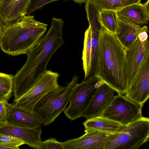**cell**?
Here are the masks:
<instances>
[{"instance_id": "obj_6", "label": "cell", "mask_w": 149, "mask_h": 149, "mask_svg": "<svg viewBox=\"0 0 149 149\" xmlns=\"http://www.w3.org/2000/svg\"><path fill=\"white\" fill-rule=\"evenodd\" d=\"M103 83L94 74L78 84L71 94L69 106L64 111L67 118L72 121L82 117L97 88Z\"/></svg>"}, {"instance_id": "obj_21", "label": "cell", "mask_w": 149, "mask_h": 149, "mask_svg": "<svg viewBox=\"0 0 149 149\" xmlns=\"http://www.w3.org/2000/svg\"><path fill=\"white\" fill-rule=\"evenodd\" d=\"M118 18L116 11L107 10L99 11L98 20L101 25L114 34L116 33L118 29Z\"/></svg>"}, {"instance_id": "obj_31", "label": "cell", "mask_w": 149, "mask_h": 149, "mask_svg": "<svg viewBox=\"0 0 149 149\" xmlns=\"http://www.w3.org/2000/svg\"><path fill=\"white\" fill-rule=\"evenodd\" d=\"M9 149V148L7 147L4 146L0 144V149Z\"/></svg>"}, {"instance_id": "obj_28", "label": "cell", "mask_w": 149, "mask_h": 149, "mask_svg": "<svg viewBox=\"0 0 149 149\" xmlns=\"http://www.w3.org/2000/svg\"><path fill=\"white\" fill-rule=\"evenodd\" d=\"M148 27L146 26H144L141 27L138 36V39L141 41L144 42L148 39Z\"/></svg>"}, {"instance_id": "obj_11", "label": "cell", "mask_w": 149, "mask_h": 149, "mask_svg": "<svg viewBox=\"0 0 149 149\" xmlns=\"http://www.w3.org/2000/svg\"><path fill=\"white\" fill-rule=\"evenodd\" d=\"M115 92L106 84L102 83L97 88L82 117L87 119L100 116L113 99Z\"/></svg>"}, {"instance_id": "obj_26", "label": "cell", "mask_w": 149, "mask_h": 149, "mask_svg": "<svg viewBox=\"0 0 149 149\" xmlns=\"http://www.w3.org/2000/svg\"><path fill=\"white\" fill-rule=\"evenodd\" d=\"M60 0H31L27 10L28 15L45 5L52 2Z\"/></svg>"}, {"instance_id": "obj_1", "label": "cell", "mask_w": 149, "mask_h": 149, "mask_svg": "<svg viewBox=\"0 0 149 149\" xmlns=\"http://www.w3.org/2000/svg\"><path fill=\"white\" fill-rule=\"evenodd\" d=\"M64 22L52 18L51 26L45 36L26 54V61L13 76L14 102L27 92L46 70L53 54L64 43L62 36Z\"/></svg>"}, {"instance_id": "obj_17", "label": "cell", "mask_w": 149, "mask_h": 149, "mask_svg": "<svg viewBox=\"0 0 149 149\" xmlns=\"http://www.w3.org/2000/svg\"><path fill=\"white\" fill-rule=\"evenodd\" d=\"M99 12L98 9L94 8H89L86 11L87 17L91 33V70L88 79L94 74L97 61L99 46V30L101 26L98 20Z\"/></svg>"}, {"instance_id": "obj_22", "label": "cell", "mask_w": 149, "mask_h": 149, "mask_svg": "<svg viewBox=\"0 0 149 149\" xmlns=\"http://www.w3.org/2000/svg\"><path fill=\"white\" fill-rule=\"evenodd\" d=\"M100 10H104L117 11L130 5L141 3V0H91Z\"/></svg>"}, {"instance_id": "obj_23", "label": "cell", "mask_w": 149, "mask_h": 149, "mask_svg": "<svg viewBox=\"0 0 149 149\" xmlns=\"http://www.w3.org/2000/svg\"><path fill=\"white\" fill-rule=\"evenodd\" d=\"M13 88V76L0 72V102L8 101Z\"/></svg>"}, {"instance_id": "obj_4", "label": "cell", "mask_w": 149, "mask_h": 149, "mask_svg": "<svg viewBox=\"0 0 149 149\" xmlns=\"http://www.w3.org/2000/svg\"><path fill=\"white\" fill-rule=\"evenodd\" d=\"M78 76L74 75L64 86L48 93L35 105L33 113L44 126L49 125L66 109L71 94L78 84Z\"/></svg>"}, {"instance_id": "obj_25", "label": "cell", "mask_w": 149, "mask_h": 149, "mask_svg": "<svg viewBox=\"0 0 149 149\" xmlns=\"http://www.w3.org/2000/svg\"><path fill=\"white\" fill-rule=\"evenodd\" d=\"M39 149H64L61 142L50 138L41 142Z\"/></svg>"}, {"instance_id": "obj_27", "label": "cell", "mask_w": 149, "mask_h": 149, "mask_svg": "<svg viewBox=\"0 0 149 149\" xmlns=\"http://www.w3.org/2000/svg\"><path fill=\"white\" fill-rule=\"evenodd\" d=\"M7 101L0 102V124L8 123Z\"/></svg>"}, {"instance_id": "obj_16", "label": "cell", "mask_w": 149, "mask_h": 149, "mask_svg": "<svg viewBox=\"0 0 149 149\" xmlns=\"http://www.w3.org/2000/svg\"><path fill=\"white\" fill-rule=\"evenodd\" d=\"M149 0L143 3L132 4L116 11L118 17L141 26L149 20Z\"/></svg>"}, {"instance_id": "obj_19", "label": "cell", "mask_w": 149, "mask_h": 149, "mask_svg": "<svg viewBox=\"0 0 149 149\" xmlns=\"http://www.w3.org/2000/svg\"><path fill=\"white\" fill-rule=\"evenodd\" d=\"M83 125L85 130L97 131L109 134L118 133L126 126L102 116L87 119L83 123Z\"/></svg>"}, {"instance_id": "obj_30", "label": "cell", "mask_w": 149, "mask_h": 149, "mask_svg": "<svg viewBox=\"0 0 149 149\" xmlns=\"http://www.w3.org/2000/svg\"><path fill=\"white\" fill-rule=\"evenodd\" d=\"M75 3H83L85 2L87 0H72Z\"/></svg>"}, {"instance_id": "obj_13", "label": "cell", "mask_w": 149, "mask_h": 149, "mask_svg": "<svg viewBox=\"0 0 149 149\" xmlns=\"http://www.w3.org/2000/svg\"><path fill=\"white\" fill-rule=\"evenodd\" d=\"M41 127L25 128L9 123L0 124V134L10 135L19 138L25 144L35 149H39L42 141Z\"/></svg>"}, {"instance_id": "obj_15", "label": "cell", "mask_w": 149, "mask_h": 149, "mask_svg": "<svg viewBox=\"0 0 149 149\" xmlns=\"http://www.w3.org/2000/svg\"><path fill=\"white\" fill-rule=\"evenodd\" d=\"M7 121L11 125L25 128L41 127L42 123L33 113L7 103Z\"/></svg>"}, {"instance_id": "obj_18", "label": "cell", "mask_w": 149, "mask_h": 149, "mask_svg": "<svg viewBox=\"0 0 149 149\" xmlns=\"http://www.w3.org/2000/svg\"><path fill=\"white\" fill-rule=\"evenodd\" d=\"M118 27L115 35L123 46L129 49L138 39L141 27L118 16Z\"/></svg>"}, {"instance_id": "obj_12", "label": "cell", "mask_w": 149, "mask_h": 149, "mask_svg": "<svg viewBox=\"0 0 149 149\" xmlns=\"http://www.w3.org/2000/svg\"><path fill=\"white\" fill-rule=\"evenodd\" d=\"M128 77L129 87L134 80L141 64L149 53L148 39L141 42L138 38L129 49H126Z\"/></svg>"}, {"instance_id": "obj_7", "label": "cell", "mask_w": 149, "mask_h": 149, "mask_svg": "<svg viewBox=\"0 0 149 149\" xmlns=\"http://www.w3.org/2000/svg\"><path fill=\"white\" fill-rule=\"evenodd\" d=\"M59 76L57 72L46 70L32 87L12 104L13 106L33 113L37 102L48 93L59 86L58 82Z\"/></svg>"}, {"instance_id": "obj_20", "label": "cell", "mask_w": 149, "mask_h": 149, "mask_svg": "<svg viewBox=\"0 0 149 149\" xmlns=\"http://www.w3.org/2000/svg\"><path fill=\"white\" fill-rule=\"evenodd\" d=\"M91 27L89 25L86 31L84 36V47L82 59L84 77L83 81L88 79L91 70Z\"/></svg>"}, {"instance_id": "obj_10", "label": "cell", "mask_w": 149, "mask_h": 149, "mask_svg": "<svg viewBox=\"0 0 149 149\" xmlns=\"http://www.w3.org/2000/svg\"><path fill=\"white\" fill-rule=\"evenodd\" d=\"M78 138L61 142L64 149H104L109 134L92 130Z\"/></svg>"}, {"instance_id": "obj_8", "label": "cell", "mask_w": 149, "mask_h": 149, "mask_svg": "<svg viewBox=\"0 0 149 149\" xmlns=\"http://www.w3.org/2000/svg\"><path fill=\"white\" fill-rule=\"evenodd\" d=\"M142 107L118 93L100 116L126 126L143 116Z\"/></svg>"}, {"instance_id": "obj_24", "label": "cell", "mask_w": 149, "mask_h": 149, "mask_svg": "<svg viewBox=\"0 0 149 149\" xmlns=\"http://www.w3.org/2000/svg\"><path fill=\"white\" fill-rule=\"evenodd\" d=\"M0 144L9 149H18L24 142L20 139L8 135L0 134Z\"/></svg>"}, {"instance_id": "obj_9", "label": "cell", "mask_w": 149, "mask_h": 149, "mask_svg": "<svg viewBox=\"0 0 149 149\" xmlns=\"http://www.w3.org/2000/svg\"><path fill=\"white\" fill-rule=\"evenodd\" d=\"M130 101L142 106L149 97V53L142 62L137 74L125 94Z\"/></svg>"}, {"instance_id": "obj_14", "label": "cell", "mask_w": 149, "mask_h": 149, "mask_svg": "<svg viewBox=\"0 0 149 149\" xmlns=\"http://www.w3.org/2000/svg\"><path fill=\"white\" fill-rule=\"evenodd\" d=\"M31 0H0V19L7 26L26 15Z\"/></svg>"}, {"instance_id": "obj_5", "label": "cell", "mask_w": 149, "mask_h": 149, "mask_svg": "<svg viewBox=\"0 0 149 149\" xmlns=\"http://www.w3.org/2000/svg\"><path fill=\"white\" fill-rule=\"evenodd\" d=\"M149 119L143 116L119 132L109 134L104 149H137L149 140Z\"/></svg>"}, {"instance_id": "obj_29", "label": "cell", "mask_w": 149, "mask_h": 149, "mask_svg": "<svg viewBox=\"0 0 149 149\" xmlns=\"http://www.w3.org/2000/svg\"><path fill=\"white\" fill-rule=\"evenodd\" d=\"M6 27L0 19V42Z\"/></svg>"}, {"instance_id": "obj_2", "label": "cell", "mask_w": 149, "mask_h": 149, "mask_svg": "<svg viewBox=\"0 0 149 149\" xmlns=\"http://www.w3.org/2000/svg\"><path fill=\"white\" fill-rule=\"evenodd\" d=\"M94 74L118 93L124 95L129 88L126 49L101 25Z\"/></svg>"}, {"instance_id": "obj_3", "label": "cell", "mask_w": 149, "mask_h": 149, "mask_svg": "<svg viewBox=\"0 0 149 149\" xmlns=\"http://www.w3.org/2000/svg\"><path fill=\"white\" fill-rule=\"evenodd\" d=\"M47 26L35 20L33 15L21 17L6 26L0 42V48L12 56L26 54L43 38Z\"/></svg>"}]
</instances>
